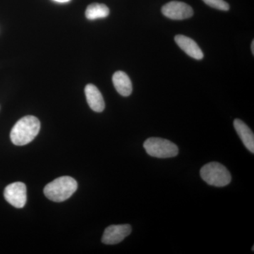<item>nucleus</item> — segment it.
Segmentation results:
<instances>
[{"mask_svg": "<svg viewBox=\"0 0 254 254\" xmlns=\"http://www.w3.org/2000/svg\"><path fill=\"white\" fill-rule=\"evenodd\" d=\"M110 9L105 4L93 3L90 4L86 10V17L88 20H95L98 18L108 17Z\"/></svg>", "mask_w": 254, "mask_h": 254, "instance_id": "f8f14e48", "label": "nucleus"}, {"mask_svg": "<svg viewBox=\"0 0 254 254\" xmlns=\"http://www.w3.org/2000/svg\"><path fill=\"white\" fill-rule=\"evenodd\" d=\"M143 148L150 156L155 158H173L179 153L178 147L173 142L155 137L148 138L143 143Z\"/></svg>", "mask_w": 254, "mask_h": 254, "instance_id": "20e7f679", "label": "nucleus"}, {"mask_svg": "<svg viewBox=\"0 0 254 254\" xmlns=\"http://www.w3.org/2000/svg\"><path fill=\"white\" fill-rule=\"evenodd\" d=\"M77 188V182L72 177H60L46 185L44 194L50 200L63 202L69 198Z\"/></svg>", "mask_w": 254, "mask_h": 254, "instance_id": "f03ea898", "label": "nucleus"}, {"mask_svg": "<svg viewBox=\"0 0 254 254\" xmlns=\"http://www.w3.org/2000/svg\"><path fill=\"white\" fill-rule=\"evenodd\" d=\"M131 227L129 225H110L105 229L102 242L105 245H113L123 242L131 234Z\"/></svg>", "mask_w": 254, "mask_h": 254, "instance_id": "0eeeda50", "label": "nucleus"}, {"mask_svg": "<svg viewBox=\"0 0 254 254\" xmlns=\"http://www.w3.org/2000/svg\"><path fill=\"white\" fill-rule=\"evenodd\" d=\"M41 129V123L32 115L23 117L15 124L10 133L11 141L16 145H25L31 143Z\"/></svg>", "mask_w": 254, "mask_h": 254, "instance_id": "f257e3e1", "label": "nucleus"}, {"mask_svg": "<svg viewBox=\"0 0 254 254\" xmlns=\"http://www.w3.org/2000/svg\"><path fill=\"white\" fill-rule=\"evenodd\" d=\"M203 1L205 4L214 9L221 10V11H228L230 9V5L224 0H203Z\"/></svg>", "mask_w": 254, "mask_h": 254, "instance_id": "ddd939ff", "label": "nucleus"}, {"mask_svg": "<svg viewBox=\"0 0 254 254\" xmlns=\"http://www.w3.org/2000/svg\"><path fill=\"white\" fill-rule=\"evenodd\" d=\"M203 181L211 186L222 187L227 186L232 180L228 170L222 164L212 162L205 165L200 171Z\"/></svg>", "mask_w": 254, "mask_h": 254, "instance_id": "7ed1b4c3", "label": "nucleus"}, {"mask_svg": "<svg viewBox=\"0 0 254 254\" xmlns=\"http://www.w3.org/2000/svg\"><path fill=\"white\" fill-rule=\"evenodd\" d=\"M234 127L244 145L252 153H254V135L250 127L242 120L236 119L234 121Z\"/></svg>", "mask_w": 254, "mask_h": 254, "instance_id": "9d476101", "label": "nucleus"}, {"mask_svg": "<svg viewBox=\"0 0 254 254\" xmlns=\"http://www.w3.org/2000/svg\"><path fill=\"white\" fill-rule=\"evenodd\" d=\"M252 54L254 55V41H252Z\"/></svg>", "mask_w": 254, "mask_h": 254, "instance_id": "2eb2a0df", "label": "nucleus"}, {"mask_svg": "<svg viewBox=\"0 0 254 254\" xmlns=\"http://www.w3.org/2000/svg\"><path fill=\"white\" fill-rule=\"evenodd\" d=\"M4 196L5 200L15 208H23L27 200L26 185L19 182L10 184L5 188Z\"/></svg>", "mask_w": 254, "mask_h": 254, "instance_id": "39448f33", "label": "nucleus"}, {"mask_svg": "<svg viewBox=\"0 0 254 254\" xmlns=\"http://www.w3.org/2000/svg\"><path fill=\"white\" fill-rule=\"evenodd\" d=\"M175 41L176 42L177 46L180 47L189 56L197 60L203 59L204 56L203 52L197 43L191 38L183 35H177L175 37Z\"/></svg>", "mask_w": 254, "mask_h": 254, "instance_id": "6e6552de", "label": "nucleus"}, {"mask_svg": "<svg viewBox=\"0 0 254 254\" xmlns=\"http://www.w3.org/2000/svg\"><path fill=\"white\" fill-rule=\"evenodd\" d=\"M87 102L93 111L101 113L105 109V101L98 88L93 84H88L85 88Z\"/></svg>", "mask_w": 254, "mask_h": 254, "instance_id": "1a4fd4ad", "label": "nucleus"}, {"mask_svg": "<svg viewBox=\"0 0 254 254\" xmlns=\"http://www.w3.org/2000/svg\"><path fill=\"white\" fill-rule=\"evenodd\" d=\"M162 13L170 19L184 20L191 17L193 15V10L186 3L172 1L164 5Z\"/></svg>", "mask_w": 254, "mask_h": 254, "instance_id": "423d86ee", "label": "nucleus"}, {"mask_svg": "<svg viewBox=\"0 0 254 254\" xmlns=\"http://www.w3.org/2000/svg\"><path fill=\"white\" fill-rule=\"evenodd\" d=\"M54 1L59 3H66L68 2L70 0H54Z\"/></svg>", "mask_w": 254, "mask_h": 254, "instance_id": "4468645a", "label": "nucleus"}, {"mask_svg": "<svg viewBox=\"0 0 254 254\" xmlns=\"http://www.w3.org/2000/svg\"><path fill=\"white\" fill-rule=\"evenodd\" d=\"M113 82L115 89L120 95L127 97L131 94V81L126 73L122 71H117L114 73Z\"/></svg>", "mask_w": 254, "mask_h": 254, "instance_id": "9b49d317", "label": "nucleus"}]
</instances>
